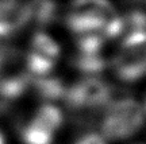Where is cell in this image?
Segmentation results:
<instances>
[{
  "mask_svg": "<svg viewBox=\"0 0 146 144\" xmlns=\"http://www.w3.org/2000/svg\"><path fill=\"white\" fill-rule=\"evenodd\" d=\"M22 139L26 144H53V133L29 123L22 128Z\"/></svg>",
  "mask_w": 146,
  "mask_h": 144,
  "instance_id": "obj_10",
  "label": "cell"
},
{
  "mask_svg": "<svg viewBox=\"0 0 146 144\" xmlns=\"http://www.w3.org/2000/svg\"><path fill=\"white\" fill-rule=\"evenodd\" d=\"M10 34L11 31L0 22V66L3 65L4 59L7 58L8 53H10V50H8V42H7Z\"/></svg>",
  "mask_w": 146,
  "mask_h": 144,
  "instance_id": "obj_11",
  "label": "cell"
},
{
  "mask_svg": "<svg viewBox=\"0 0 146 144\" xmlns=\"http://www.w3.org/2000/svg\"><path fill=\"white\" fill-rule=\"evenodd\" d=\"M26 63H27L29 73H30L31 76H34L35 78L49 76V74L52 73L53 67L56 66V61H53L50 58L43 57V55L31 51V50L27 54Z\"/></svg>",
  "mask_w": 146,
  "mask_h": 144,
  "instance_id": "obj_9",
  "label": "cell"
},
{
  "mask_svg": "<svg viewBox=\"0 0 146 144\" xmlns=\"http://www.w3.org/2000/svg\"><path fill=\"white\" fill-rule=\"evenodd\" d=\"M29 10H30V20L45 26L56 19L57 5L53 0H31L29 3Z\"/></svg>",
  "mask_w": 146,
  "mask_h": 144,
  "instance_id": "obj_6",
  "label": "cell"
},
{
  "mask_svg": "<svg viewBox=\"0 0 146 144\" xmlns=\"http://www.w3.org/2000/svg\"><path fill=\"white\" fill-rule=\"evenodd\" d=\"M74 66L87 77H96L107 66L102 54H78L74 59Z\"/></svg>",
  "mask_w": 146,
  "mask_h": 144,
  "instance_id": "obj_7",
  "label": "cell"
},
{
  "mask_svg": "<svg viewBox=\"0 0 146 144\" xmlns=\"http://www.w3.org/2000/svg\"><path fill=\"white\" fill-rule=\"evenodd\" d=\"M145 1H146V0H145Z\"/></svg>",
  "mask_w": 146,
  "mask_h": 144,
  "instance_id": "obj_15",
  "label": "cell"
},
{
  "mask_svg": "<svg viewBox=\"0 0 146 144\" xmlns=\"http://www.w3.org/2000/svg\"><path fill=\"white\" fill-rule=\"evenodd\" d=\"M145 123V112L134 98L111 100L102 120V136L108 140H126L134 136Z\"/></svg>",
  "mask_w": 146,
  "mask_h": 144,
  "instance_id": "obj_1",
  "label": "cell"
},
{
  "mask_svg": "<svg viewBox=\"0 0 146 144\" xmlns=\"http://www.w3.org/2000/svg\"><path fill=\"white\" fill-rule=\"evenodd\" d=\"M73 144H107V141L102 135L95 133V132H88V133L78 136Z\"/></svg>",
  "mask_w": 146,
  "mask_h": 144,
  "instance_id": "obj_12",
  "label": "cell"
},
{
  "mask_svg": "<svg viewBox=\"0 0 146 144\" xmlns=\"http://www.w3.org/2000/svg\"><path fill=\"white\" fill-rule=\"evenodd\" d=\"M62 100L73 110L106 108L111 101V87L98 77H85L66 87Z\"/></svg>",
  "mask_w": 146,
  "mask_h": 144,
  "instance_id": "obj_3",
  "label": "cell"
},
{
  "mask_svg": "<svg viewBox=\"0 0 146 144\" xmlns=\"http://www.w3.org/2000/svg\"><path fill=\"white\" fill-rule=\"evenodd\" d=\"M0 144H4V137H3L1 133H0Z\"/></svg>",
  "mask_w": 146,
  "mask_h": 144,
  "instance_id": "obj_14",
  "label": "cell"
},
{
  "mask_svg": "<svg viewBox=\"0 0 146 144\" xmlns=\"http://www.w3.org/2000/svg\"><path fill=\"white\" fill-rule=\"evenodd\" d=\"M31 51L38 53L43 57L50 58L53 61H57L60 57V47L57 42L45 32H35L31 39Z\"/></svg>",
  "mask_w": 146,
  "mask_h": 144,
  "instance_id": "obj_8",
  "label": "cell"
},
{
  "mask_svg": "<svg viewBox=\"0 0 146 144\" xmlns=\"http://www.w3.org/2000/svg\"><path fill=\"white\" fill-rule=\"evenodd\" d=\"M16 3V0H0V15Z\"/></svg>",
  "mask_w": 146,
  "mask_h": 144,
  "instance_id": "obj_13",
  "label": "cell"
},
{
  "mask_svg": "<svg viewBox=\"0 0 146 144\" xmlns=\"http://www.w3.org/2000/svg\"><path fill=\"white\" fill-rule=\"evenodd\" d=\"M62 121V112L57 107H54L52 104H43L42 107L38 108L30 123L35 124L36 127H41V128L46 129L47 132L54 135V132H57L61 128Z\"/></svg>",
  "mask_w": 146,
  "mask_h": 144,
  "instance_id": "obj_5",
  "label": "cell"
},
{
  "mask_svg": "<svg viewBox=\"0 0 146 144\" xmlns=\"http://www.w3.org/2000/svg\"><path fill=\"white\" fill-rule=\"evenodd\" d=\"M36 94L45 100V101H56L64 98L66 86L60 78L45 76V77H38L30 81Z\"/></svg>",
  "mask_w": 146,
  "mask_h": 144,
  "instance_id": "obj_4",
  "label": "cell"
},
{
  "mask_svg": "<svg viewBox=\"0 0 146 144\" xmlns=\"http://www.w3.org/2000/svg\"><path fill=\"white\" fill-rule=\"evenodd\" d=\"M116 77L134 82L146 76V31L126 35L122 47L112 61Z\"/></svg>",
  "mask_w": 146,
  "mask_h": 144,
  "instance_id": "obj_2",
  "label": "cell"
}]
</instances>
